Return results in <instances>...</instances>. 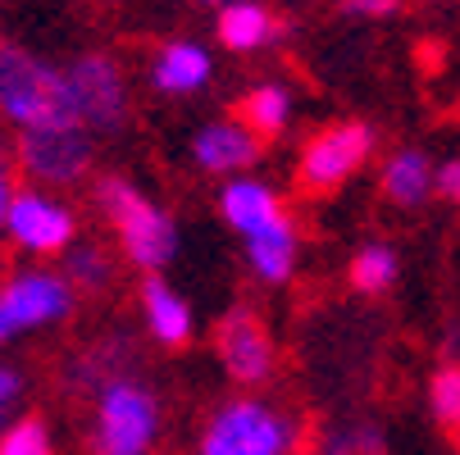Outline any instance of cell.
<instances>
[{"label": "cell", "instance_id": "obj_1", "mask_svg": "<svg viewBox=\"0 0 460 455\" xmlns=\"http://www.w3.org/2000/svg\"><path fill=\"white\" fill-rule=\"evenodd\" d=\"M0 118L14 133L83 123L69 64H50L19 41H0Z\"/></svg>", "mask_w": 460, "mask_h": 455}, {"label": "cell", "instance_id": "obj_2", "mask_svg": "<svg viewBox=\"0 0 460 455\" xmlns=\"http://www.w3.org/2000/svg\"><path fill=\"white\" fill-rule=\"evenodd\" d=\"M92 201H96L101 219L110 223L123 259L133 269H142L151 278V274H164L173 259H178V246H182L178 219L160 201H151L133 178H119V173L96 178Z\"/></svg>", "mask_w": 460, "mask_h": 455}, {"label": "cell", "instance_id": "obj_3", "mask_svg": "<svg viewBox=\"0 0 460 455\" xmlns=\"http://www.w3.org/2000/svg\"><path fill=\"white\" fill-rule=\"evenodd\" d=\"M164 433V401L142 373H119L92 392V455H151Z\"/></svg>", "mask_w": 460, "mask_h": 455}, {"label": "cell", "instance_id": "obj_4", "mask_svg": "<svg viewBox=\"0 0 460 455\" xmlns=\"http://www.w3.org/2000/svg\"><path fill=\"white\" fill-rule=\"evenodd\" d=\"M296 451H301L296 415L260 392H237L219 401L196 433V455H296Z\"/></svg>", "mask_w": 460, "mask_h": 455}, {"label": "cell", "instance_id": "obj_5", "mask_svg": "<svg viewBox=\"0 0 460 455\" xmlns=\"http://www.w3.org/2000/svg\"><path fill=\"white\" fill-rule=\"evenodd\" d=\"M78 287L64 269L50 265H23L0 278V346H10L23 333L55 328L74 314Z\"/></svg>", "mask_w": 460, "mask_h": 455}, {"label": "cell", "instance_id": "obj_6", "mask_svg": "<svg viewBox=\"0 0 460 455\" xmlns=\"http://www.w3.org/2000/svg\"><path fill=\"white\" fill-rule=\"evenodd\" d=\"M96 137L83 123H64V127H37V133H19V169L32 187L59 191V187H78L92 173Z\"/></svg>", "mask_w": 460, "mask_h": 455}, {"label": "cell", "instance_id": "obj_7", "mask_svg": "<svg viewBox=\"0 0 460 455\" xmlns=\"http://www.w3.org/2000/svg\"><path fill=\"white\" fill-rule=\"evenodd\" d=\"M374 146H378V133L369 123H360V118L323 127V133H314L301 146V155H296V187H305V191H338L342 182H351L369 164Z\"/></svg>", "mask_w": 460, "mask_h": 455}, {"label": "cell", "instance_id": "obj_8", "mask_svg": "<svg viewBox=\"0 0 460 455\" xmlns=\"http://www.w3.org/2000/svg\"><path fill=\"white\" fill-rule=\"evenodd\" d=\"M215 355H219V369L228 373V382H237L242 392H260L279 373V342L270 333V323L251 305H233L219 319Z\"/></svg>", "mask_w": 460, "mask_h": 455}, {"label": "cell", "instance_id": "obj_9", "mask_svg": "<svg viewBox=\"0 0 460 455\" xmlns=\"http://www.w3.org/2000/svg\"><path fill=\"white\" fill-rule=\"evenodd\" d=\"M5 237L37 259H55V255H69L78 246V210L59 197V191L46 187H19V197L10 206V223Z\"/></svg>", "mask_w": 460, "mask_h": 455}, {"label": "cell", "instance_id": "obj_10", "mask_svg": "<svg viewBox=\"0 0 460 455\" xmlns=\"http://www.w3.org/2000/svg\"><path fill=\"white\" fill-rule=\"evenodd\" d=\"M69 78H74V101H78L87 133L92 137L119 133L128 123V114H133V87H128L123 64L105 50H92V55L69 64Z\"/></svg>", "mask_w": 460, "mask_h": 455}, {"label": "cell", "instance_id": "obj_11", "mask_svg": "<svg viewBox=\"0 0 460 455\" xmlns=\"http://www.w3.org/2000/svg\"><path fill=\"white\" fill-rule=\"evenodd\" d=\"M187 151H191V164L201 169L206 178H224L228 182V178L251 173V164L260 160L265 142H260L237 114H228V118H210V123L196 127Z\"/></svg>", "mask_w": 460, "mask_h": 455}, {"label": "cell", "instance_id": "obj_12", "mask_svg": "<svg viewBox=\"0 0 460 455\" xmlns=\"http://www.w3.org/2000/svg\"><path fill=\"white\" fill-rule=\"evenodd\" d=\"M146 83H151V92H160L169 101L196 96L215 83V55L196 37H169L146 64Z\"/></svg>", "mask_w": 460, "mask_h": 455}, {"label": "cell", "instance_id": "obj_13", "mask_svg": "<svg viewBox=\"0 0 460 455\" xmlns=\"http://www.w3.org/2000/svg\"><path fill=\"white\" fill-rule=\"evenodd\" d=\"M219 219L228 223V232H237L246 241L255 232H265L270 223L288 219V206H283L279 187L270 178L242 173V178H228L219 187Z\"/></svg>", "mask_w": 460, "mask_h": 455}, {"label": "cell", "instance_id": "obj_14", "mask_svg": "<svg viewBox=\"0 0 460 455\" xmlns=\"http://www.w3.org/2000/svg\"><path fill=\"white\" fill-rule=\"evenodd\" d=\"M142 323H146V337L169 351H178L196 337V310L164 274L142 278Z\"/></svg>", "mask_w": 460, "mask_h": 455}, {"label": "cell", "instance_id": "obj_15", "mask_svg": "<svg viewBox=\"0 0 460 455\" xmlns=\"http://www.w3.org/2000/svg\"><path fill=\"white\" fill-rule=\"evenodd\" d=\"M288 23L265 5V0H233V5L215 10V41L233 55H260L279 46Z\"/></svg>", "mask_w": 460, "mask_h": 455}, {"label": "cell", "instance_id": "obj_16", "mask_svg": "<svg viewBox=\"0 0 460 455\" xmlns=\"http://www.w3.org/2000/svg\"><path fill=\"white\" fill-rule=\"evenodd\" d=\"M378 191H383V201H392L397 210H415L429 197H438V164L415 146L392 151L378 169Z\"/></svg>", "mask_w": 460, "mask_h": 455}, {"label": "cell", "instance_id": "obj_17", "mask_svg": "<svg viewBox=\"0 0 460 455\" xmlns=\"http://www.w3.org/2000/svg\"><path fill=\"white\" fill-rule=\"evenodd\" d=\"M246 250V265L251 274L265 283V287H283L292 274H296V259H301V232H296V219H279L270 223L265 232H255L242 241Z\"/></svg>", "mask_w": 460, "mask_h": 455}, {"label": "cell", "instance_id": "obj_18", "mask_svg": "<svg viewBox=\"0 0 460 455\" xmlns=\"http://www.w3.org/2000/svg\"><path fill=\"white\" fill-rule=\"evenodd\" d=\"M292 114H296V96L283 87V83H255L242 105H237V118L251 127L260 142H274L292 127Z\"/></svg>", "mask_w": 460, "mask_h": 455}, {"label": "cell", "instance_id": "obj_19", "mask_svg": "<svg viewBox=\"0 0 460 455\" xmlns=\"http://www.w3.org/2000/svg\"><path fill=\"white\" fill-rule=\"evenodd\" d=\"M347 278L360 296H383L397 287L402 278V259L397 250H392L387 241H365L356 255H351V265H347Z\"/></svg>", "mask_w": 460, "mask_h": 455}, {"label": "cell", "instance_id": "obj_20", "mask_svg": "<svg viewBox=\"0 0 460 455\" xmlns=\"http://www.w3.org/2000/svg\"><path fill=\"white\" fill-rule=\"evenodd\" d=\"M64 274L74 278L78 292H105L114 283V274H119V259L105 246H96V241H78L69 255H64Z\"/></svg>", "mask_w": 460, "mask_h": 455}, {"label": "cell", "instance_id": "obj_21", "mask_svg": "<svg viewBox=\"0 0 460 455\" xmlns=\"http://www.w3.org/2000/svg\"><path fill=\"white\" fill-rule=\"evenodd\" d=\"M0 455H55V433L46 419L23 415L0 433Z\"/></svg>", "mask_w": 460, "mask_h": 455}, {"label": "cell", "instance_id": "obj_22", "mask_svg": "<svg viewBox=\"0 0 460 455\" xmlns=\"http://www.w3.org/2000/svg\"><path fill=\"white\" fill-rule=\"evenodd\" d=\"M429 410L438 424L460 428V360H447L442 369H433L429 378Z\"/></svg>", "mask_w": 460, "mask_h": 455}, {"label": "cell", "instance_id": "obj_23", "mask_svg": "<svg viewBox=\"0 0 460 455\" xmlns=\"http://www.w3.org/2000/svg\"><path fill=\"white\" fill-rule=\"evenodd\" d=\"M319 455H383V433L374 424H342L323 437Z\"/></svg>", "mask_w": 460, "mask_h": 455}, {"label": "cell", "instance_id": "obj_24", "mask_svg": "<svg viewBox=\"0 0 460 455\" xmlns=\"http://www.w3.org/2000/svg\"><path fill=\"white\" fill-rule=\"evenodd\" d=\"M23 401V373L14 369V364H0V433H5L14 419V406Z\"/></svg>", "mask_w": 460, "mask_h": 455}, {"label": "cell", "instance_id": "obj_25", "mask_svg": "<svg viewBox=\"0 0 460 455\" xmlns=\"http://www.w3.org/2000/svg\"><path fill=\"white\" fill-rule=\"evenodd\" d=\"M347 19H392L402 10V0H342L338 5Z\"/></svg>", "mask_w": 460, "mask_h": 455}, {"label": "cell", "instance_id": "obj_26", "mask_svg": "<svg viewBox=\"0 0 460 455\" xmlns=\"http://www.w3.org/2000/svg\"><path fill=\"white\" fill-rule=\"evenodd\" d=\"M19 197V182H14V169L0 160V237H5V223H10V206Z\"/></svg>", "mask_w": 460, "mask_h": 455}, {"label": "cell", "instance_id": "obj_27", "mask_svg": "<svg viewBox=\"0 0 460 455\" xmlns=\"http://www.w3.org/2000/svg\"><path fill=\"white\" fill-rule=\"evenodd\" d=\"M438 197L460 206V160H442L438 164Z\"/></svg>", "mask_w": 460, "mask_h": 455}, {"label": "cell", "instance_id": "obj_28", "mask_svg": "<svg viewBox=\"0 0 460 455\" xmlns=\"http://www.w3.org/2000/svg\"><path fill=\"white\" fill-rule=\"evenodd\" d=\"M206 5H215V10H224V5H233V0H206Z\"/></svg>", "mask_w": 460, "mask_h": 455}, {"label": "cell", "instance_id": "obj_29", "mask_svg": "<svg viewBox=\"0 0 460 455\" xmlns=\"http://www.w3.org/2000/svg\"><path fill=\"white\" fill-rule=\"evenodd\" d=\"M456 446H460V428H456Z\"/></svg>", "mask_w": 460, "mask_h": 455}, {"label": "cell", "instance_id": "obj_30", "mask_svg": "<svg viewBox=\"0 0 460 455\" xmlns=\"http://www.w3.org/2000/svg\"><path fill=\"white\" fill-rule=\"evenodd\" d=\"M338 5H342V0H338Z\"/></svg>", "mask_w": 460, "mask_h": 455}]
</instances>
